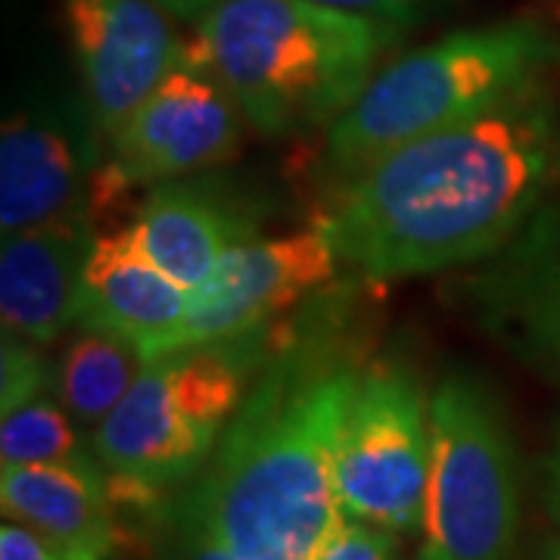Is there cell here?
<instances>
[{
  "instance_id": "1",
  "label": "cell",
  "mask_w": 560,
  "mask_h": 560,
  "mask_svg": "<svg viewBox=\"0 0 560 560\" xmlns=\"http://www.w3.org/2000/svg\"><path fill=\"white\" fill-rule=\"evenodd\" d=\"M361 371V334L330 290L271 327L237 415L178 501V529L237 560H315L342 521L334 455Z\"/></svg>"
},
{
  "instance_id": "2",
  "label": "cell",
  "mask_w": 560,
  "mask_h": 560,
  "mask_svg": "<svg viewBox=\"0 0 560 560\" xmlns=\"http://www.w3.org/2000/svg\"><path fill=\"white\" fill-rule=\"evenodd\" d=\"M560 180V101L539 84L337 184L318 224L368 280L433 275L504 249Z\"/></svg>"
},
{
  "instance_id": "3",
  "label": "cell",
  "mask_w": 560,
  "mask_h": 560,
  "mask_svg": "<svg viewBox=\"0 0 560 560\" xmlns=\"http://www.w3.org/2000/svg\"><path fill=\"white\" fill-rule=\"evenodd\" d=\"M399 38L401 25L318 0H219L190 47L246 125L280 140L327 131Z\"/></svg>"
},
{
  "instance_id": "4",
  "label": "cell",
  "mask_w": 560,
  "mask_h": 560,
  "mask_svg": "<svg viewBox=\"0 0 560 560\" xmlns=\"http://www.w3.org/2000/svg\"><path fill=\"white\" fill-rule=\"evenodd\" d=\"M560 40L533 20L455 32L381 69L327 128L324 162L340 184L411 140L474 119L545 84Z\"/></svg>"
},
{
  "instance_id": "5",
  "label": "cell",
  "mask_w": 560,
  "mask_h": 560,
  "mask_svg": "<svg viewBox=\"0 0 560 560\" xmlns=\"http://www.w3.org/2000/svg\"><path fill=\"white\" fill-rule=\"evenodd\" d=\"M271 327L147 361L128 396L91 433L119 511L156 508L168 489L206 467L268 352Z\"/></svg>"
},
{
  "instance_id": "6",
  "label": "cell",
  "mask_w": 560,
  "mask_h": 560,
  "mask_svg": "<svg viewBox=\"0 0 560 560\" xmlns=\"http://www.w3.org/2000/svg\"><path fill=\"white\" fill-rule=\"evenodd\" d=\"M420 560H514L521 536L517 455L480 383L448 377L430 399V477Z\"/></svg>"
},
{
  "instance_id": "7",
  "label": "cell",
  "mask_w": 560,
  "mask_h": 560,
  "mask_svg": "<svg viewBox=\"0 0 560 560\" xmlns=\"http://www.w3.org/2000/svg\"><path fill=\"white\" fill-rule=\"evenodd\" d=\"M430 477V401L401 364H364L334 455V492L342 517L389 533L423 523Z\"/></svg>"
},
{
  "instance_id": "8",
  "label": "cell",
  "mask_w": 560,
  "mask_h": 560,
  "mask_svg": "<svg viewBox=\"0 0 560 560\" xmlns=\"http://www.w3.org/2000/svg\"><path fill=\"white\" fill-rule=\"evenodd\" d=\"M241 106L194 54L180 62L109 138V156L94 178L91 212L125 200L138 187H156L228 162L241 150Z\"/></svg>"
},
{
  "instance_id": "9",
  "label": "cell",
  "mask_w": 560,
  "mask_h": 560,
  "mask_svg": "<svg viewBox=\"0 0 560 560\" xmlns=\"http://www.w3.org/2000/svg\"><path fill=\"white\" fill-rule=\"evenodd\" d=\"M342 261L318 221L283 237H253L234 246L215 275L194 290L187 318L168 346H200L256 334L327 290Z\"/></svg>"
},
{
  "instance_id": "10",
  "label": "cell",
  "mask_w": 560,
  "mask_h": 560,
  "mask_svg": "<svg viewBox=\"0 0 560 560\" xmlns=\"http://www.w3.org/2000/svg\"><path fill=\"white\" fill-rule=\"evenodd\" d=\"M101 135L88 103L35 101L7 116L0 135L3 237L91 209L103 165Z\"/></svg>"
},
{
  "instance_id": "11",
  "label": "cell",
  "mask_w": 560,
  "mask_h": 560,
  "mask_svg": "<svg viewBox=\"0 0 560 560\" xmlns=\"http://www.w3.org/2000/svg\"><path fill=\"white\" fill-rule=\"evenodd\" d=\"M62 16L84 103L113 138L184 57L178 16L156 0H62Z\"/></svg>"
},
{
  "instance_id": "12",
  "label": "cell",
  "mask_w": 560,
  "mask_h": 560,
  "mask_svg": "<svg viewBox=\"0 0 560 560\" xmlns=\"http://www.w3.org/2000/svg\"><path fill=\"white\" fill-rule=\"evenodd\" d=\"M190 290L140 253L125 231L97 234L75 293L72 324L109 330L156 359L190 308Z\"/></svg>"
},
{
  "instance_id": "13",
  "label": "cell",
  "mask_w": 560,
  "mask_h": 560,
  "mask_svg": "<svg viewBox=\"0 0 560 560\" xmlns=\"http://www.w3.org/2000/svg\"><path fill=\"white\" fill-rule=\"evenodd\" d=\"M97 241L94 212L47 221L3 237L0 320L3 334L47 346L72 324L81 271Z\"/></svg>"
},
{
  "instance_id": "14",
  "label": "cell",
  "mask_w": 560,
  "mask_h": 560,
  "mask_svg": "<svg viewBox=\"0 0 560 560\" xmlns=\"http://www.w3.org/2000/svg\"><path fill=\"white\" fill-rule=\"evenodd\" d=\"M121 231L190 293L215 275L234 246L256 237V224L241 206L180 178L150 187Z\"/></svg>"
},
{
  "instance_id": "15",
  "label": "cell",
  "mask_w": 560,
  "mask_h": 560,
  "mask_svg": "<svg viewBox=\"0 0 560 560\" xmlns=\"http://www.w3.org/2000/svg\"><path fill=\"white\" fill-rule=\"evenodd\" d=\"M0 501L10 521L69 548H91L106 558L119 541V508L97 458L3 467Z\"/></svg>"
},
{
  "instance_id": "16",
  "label": "cell",
  "mask_w": 560,
  "mask_h": 560,
  "mask_svg": "<svg viewBox=\"0 0 560 560\" xmlns=\"http://www.w3.org/2000/svg\"><path fill=\"white\" fill-rule=\"evenodd\" d=\"M492 275V302L539 355L560 364V212H536Z\"/></svg>"
},
{
  "instance_id": "17",
  "label": "cell",
  "mask_w": 560,
  "mask_h": 560,
  "mask_svg": "<svg viewBox=\"0 0 560 560\" xmlns=\"http://www.w3.org/2000/svg\"><path fill=\"white\" fill-rule=\"evenodd\" d=\"M150 355L109 330L79 327L54 364V393L91 433L138 383Z\"/></svg>"
},
{
  "instance_id": "18",
  "label": "cell",
  "mask_w": 560,
  "mask_h": 560,
  "mask_svg": "<svg viewBox=\"0 0 560 560\" xmlns=\"http://www.w3.org/2000/svg\"><path fill=\"white\" fill-rule=\"evenodd\" d=\"M79 420L66 411L57 393H44L7 411L0 423V458L3 467L54 464V460L94 458V448L81 440Z\"/></svg>"
},
{
  "instance_id": "19",
  "label": "cell",
  "mask_w": 560,
  "mask_h": 560,
  "mask_svg": "<svg viewBox=\"0 0 560 560\" xmlns=\"http://www.w3.org/2000/svg\"><path fill=\"white\" fill-rule=\"evenodd\" d=\"M54 389V368L40 355L38 342L3 334L0 346V405L3 415L25 401L38 399Z\"/></svg>"
},
{
  "instance_id": "20",
  "label": "cell",
  "mask_w": 560,
  "mask_h": 560,
  "mask_svg": "<svg viewBox=\"0 0 560 560\" xmlns=\"http://www.w3.org/2000/svg\"><path fill=\"white\" fill-rule=\"evenodd\" d=\"M315 560H399V541L383 526L342 517Z\"/></svg>"
},
{
  "instance_id": "21",
  "label": "cell",
  "mask_w": 560,
  "mask_h": 560,
  "mask_svg": "<svg viewBox=\"0 0 560 560\" xmlns=\"http://www.w3.org/2000/svg\"><path fill=\"white\" fill-rule=\"evenodd\" d=\"M324 7H337L346 13L374 16V20L393 22V25H415L433 10H440L442 0H318Z\"/></svg>"
},
{
  "instance_id": "22",
  "label": "cell",
  "mask_w": 560,
  "mask_h": 560,
  "mask_svg": "<svg viewBox=\"0 0 560 560\" xmlns=\"http://www.w3.org/2000/svg\"><path fill=\"white\" fill-rule=\"evenodd\" d=\"M69 545H60L20 521H7L0 529V560H60Z\"/></svg>"
},
{
  "instance_id": "23",
  "label": "cell",
  "mask_w": 560,
  "mask_h": 560,
  "mask_svg": "<svg viewBox=\"0 0 560 560\" xmlns=\"http://www.w3.org/2000/svg\"><path fill=\"white\" fill-rule=\"evenodd\" d=\"M180 533V541H184V560H237L231 551H224L215 541L202 539V536H194V533Z\"/></svg>"
},
{
  "instance_id": "24",
  "label": "cell",
  "mask_w": 560,
  "mask_h": 560,
  "mask_svg": "<svg viewBox=\"0 0 560 560\" xmlns=\"http://www.w3.org/2000/svg\"><path fill=\"white\" fill-rule=\"evenodd\" d=\"M168 13H175L178 20H202L219 0H156Z\"/></svg>"
},
{
  "instance_id": "25",
  "label": "cell",
  "mask_w": 560,
  "mask_h": 560,
  "mask_svg": "<svg viewBox=\"0 0 560 560\" xmlns=\"http://www.w3.org/2000/svg\"><path fill=\"white\" fill-rule=\"evenodd\" d=\"M548 504L555 521L560 523V440L555 442V452L548 458Z\"/></svg>"
},
{
  "instance_id": "26",
  "label": "cell",
  "mask_w": 560,
  "mask_h": 560,
  "mask_svg": "<svg viewBox=\"0 0 560 560\" xmlns=\"http://www.w3.org/2000/svg\"><path fill=\"white\" fill-rule=\"evenodd\" d=\"M60 560H101V555L91 551V548H66L60 555Z\"/></svg>"
},
{
  "instance_id": "27",
  "label": "cell",
  "mask_w": 560,
  "mask_h": 560,
  "mask_svg": "<svg viewBox=\"0 0 560 560\" xmlns=\"http://www.w3.org/2000/svg\"><path fill=\"white\" fill-rule=\"evenodd\" d=\"M539 560H560V536L545 545V551H541Z\"/></svg>"
}]
</instances>
